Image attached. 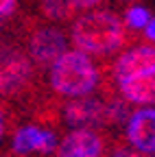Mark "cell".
I'll list each match as a JSON object with an SVG mask.
<instances>
[{
    "label": "cell",
    "mask_w": 155,
    "mask_h": 157,
    "mask_svg": "<svg viewBox=\"0 0 155 157\" xmlns=\"http://www.w3.org/2000/svg\"><path fill=\"white\" fill-rule=\"evenodd\" d=\"M46 94L42 72L33 66L22 44L0 48V107L7 118L17 120L26 116Z\"/></svg>",
    "instance_id": "obj_1"
},
{
    "label": "cell",
    "mask_w": 155,
    "mask_h": 157,
    "mask_svg": "<svg viewBox=\"0 0 155 157\" xmlns=\"http://www.w3.org/2000/svg\"><path fill=\"white\" fill-rule=\"evenodd\" d=\"M68 37L76 46V52L90 59L96 57L101 63H109V59L125 52V48L138 44V35H133L125 26V20L107 7L79 15L70 24Z\"/></svg>",
    "instance_id": "obj_2"
},
{
    "label": "cell",
    "mask_w": 155,
    "mask_h": 157,
    "mask_svg": "<svg viewBox=\"0 0 155 157\" xmlns=\"http://www.w3.org/2000/svg\"><path fill=\"white\" fill-rule=\"evenodd\" d=\"M101 87V63H94L83 52H66L48 72L46 92L55 101L92 96Z\"/></svg>",
    "instance_id": "obj_3"
},
{
    "label": "cell",
    "mask_w": 155,
    "mask_h": 157,
    "mask_svg": "<svg viewBox=\"0 0 155 157\" xmlns=\"http://www.w3.org/2000/svg\"><path fill=\"white\" fill-rule=\"evenodd\" d=\"M20 39L33 66L44 72L50 70L66 55L68 35L61 26L48 24L37 15H26L20 22Z\"/></svg>",
    "instance_id": "obj_4"
},
{
    "label": "cell",
    "mask_w": 155,
    "mask_h": 157,
    "mask_svg": "<svg viewBox=\"0 0 155 157\" xmlns=\"http://www.w3.org/2000/svg\"><path fill=\"white\" fill-rule=\"evenodd\" d=\"M11 129V148L7 157H37V155H50L57 151V131L37 122L15 124L7 122Z\"/></svg>",
    "instance_id": "obj_5"
},
{
    "label": "cell",
    "mask_w": 155,
    "mask_h": 157,
    "mask_svg": "<svg viewBox=\"0 0 155 157\" xmlns=\"http://www.w3.org/2000/svg\"><path fill=\"white\" fill-rule=\"evenodd\" d=\"M103 116H105V96L99 92L61 105V122L70 124L72 131L76 129L103 131Z\"/></svg>",
    "instance_id": "obj_6"
},
{
    "label": "cell",
    "mask_w": 155,
    "mask_h": 157,
    "mask_svg": "<svg viewBox=\"0 0 155 157\" xmlns=\"http://www.w3.org/2000/svg\"><path fill=\"white\" fill-rule=\"evenodd\" d=\"M107 70H109V76H111L114 85L122 83L125 78L153 72L155 70V46L146 44V42L133 44L131 48L120 52L114 61H109Z\"/></svg>",
    "instance_id": "obj_7"
},
{
    "label": "cell",
    "mask_w": 155,
    "mask_h": 157,
    "mask_svg": "<svg viewBox=\"0 0 155 157\" xmlns=\"http://www.w3.org/2000/svg\"><path fill=\"white\" fill-rule=\"evenodd\" d=\"M127 144L144 157H155V109L142 107L131 111L127 120Z\"/></svg>",
    "instance_id": "obj_8"
},
{
    "label": "cell",
    "mask_w": 155,
    "mask_h": 157,
    "mask_svg": "<svg viewBox=\"0 0 155 157\" xmlns=\"http://www.w3.org/2000/svg\"><path fill=\"white\" fill-rule=\"evenodd\" d=\"M109 137L103 131L76 129L70 131L61 144H57L55 157H103Z\"/></svg>",
    "instance_id": "obj_9"
},
{
    "label": "cell",
    "mask_w": 155,
    "mask_h": 157,
    "mask_svg": "<svg viewBox=\"0 0 155 157\" xmlns=\"http://www.w3.org/2000/svg\"><path fill=\"white\" fill-rule=\"evenodd\" d=\"M105 2H90V0H74V2H64V0H46V2L37 5V17L44 20L48 24L55 22H74L79 15L101 9Z\"/></svg>",
    "instance_id": "obj_10"
},
{
    "label": "cell",
    "mask_w": 155,
    "mask_h": 157,
    "mask_svg": "<svg viewBox=\"0 0 155 157\" xmlns=\"http://www.w3.org/2000/svg\"><path fill=\"white\" fill-rule=\"evenodd\" d=\"M116 92L129 105H155V70L125 78L116 85Z\"/></svg>",
    "instance_id": "obj_11"
},
{
    "label": "cell",
    "mask_w": 155,
    "mask_h": 157,
    "mask_svg": "<svg viewBox=\"0 0 155 157\" xmlns=\"http://www.w3.org/2000/svg\"><path fill=\"white\" fill-rule=\"evenodd\" d=\"M125 26L133 33V35H138V31H144L146 24L151 22V11L142 5H127L125 9Z\"/></svg>",
    "instance_id": "obj_12"
},
{
    "label": "cell",
    "mask_w": 155,
    "mask_h": 157,
    "mask_svg": "<svg viewBox=\"0 0 155 157\" xmlns=\"http://www.w3.org/2000/svg\"><path fill=\"white\" fill-rule=\"evenodd\" d=\"M103 157H142V155L133 151L129 144H125V140H120V137H109Z\"/></svg>",
    "instance_id": "obj_13"
},
{
    "label": "cell",
    "mask_w": 155,
    "mask_h": 157,
    "mask_svg": "<svg viewBox=\"0 0 155 157\" xmlns=\"http://www.w3.org/2000/svg\"><path fill=\"white\" fill-rule=\"evenodd\" d=\"M15 11H17V2H15V0H0V20L15 15Z\"/></svg>",
    "instance_id": "obj_14"
},
{
    "label": "cell",
    "mask_w": 155,
    "mask_h": 157,
    "mask_svg": "<svg viewBox=\"0 0 155 157\" xmlns=\"http://www.w3.org/2000/svg\"><path fill=\"white\" fill-rule=\"evenodd\" d=\"M144 39H146V44L155 46V17L151 20V22L146 24V29H144Z\"/></svg>",
    "instance_id": "obj_15"
},
{
    "label": "cell",
    "mask_w": 155,
    "mask_h": 157,
    "mask_svg": "<svg viewBox=\"0 0 155 157\" xmlns=\"http://www.w3.org/2000/svg\"><path fill=\"white\" fill-rule=\"evenodd\" d=\"M5 131H7V113H5L2 107H0V142L5 140Z\"/></svg>",
    "instance_id": "obj_16"
},
{
    "label": "cell",
    "mask_w": 155,
    "mask_h": 157,
    "mask_svg": "<svg viewBox=\"0 0 155 157\" xmlns=\"http://www.w3.org/2000/svg\"><path fill=\"white\" fill-rule=\"evenodd\" d=\"M142 157H144V155H142Z\"/></svg>",
    "instance_id": "obj_17"
}]
</instances>
